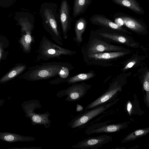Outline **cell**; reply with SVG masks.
I'll return each instance as SVG.
<instances>
[{"instance_id":"obj_21","label":"cell","mask_w":149,"mask_h":149,"mask_svg":"<svg viewBox=\"0 0 149 149\" xmlns=\"http://www.w3.org/2000/svg\"><path fill=\"white\" fill-rule=\"evenodd\" d=\"M44 14L53 31L57 36H58L59 33L57 29L56 22L51 10L46 9L44 11Z\"/></svg>"},{"instance_id":"obj_13","label":"cell","mask_w":149,"mask_h":149,"mask_svg":"<svg viewBox=\"0 0 149 149\" xmlns=\"http://www.w3.org/2000/svg\"><path fill=\"white\" fill-rule=\"evenodd\" d=\"M99 31L97 34L103 37L131 47L134 46L133 43H131L129 39L125 36L116 33L109 32L108 31L107 32L105 28Z\"/></svg>"},{"instance_id":"obj_7","label":"cell","mask_w":149,"mask_h":149,"mask_svg":"<svg viewBox=\"0 0 149 149\" xmlns=\"http://www.w3.org/2000/svg\"><path fill=\"white\" fill-rule=\"evenodd\" d=\"M107 122L106 121L91 125L87 127L84 133L89 135L94 133L118 132L127 127L131 123L129 121L113 124H108Z\"/></svg>"},{"instance_id":"obj_1","label":"cell","mask_w":149,"mask_h":149,"mask_svg":"<svg viewBox=\"0 0 149 149\" xmlns=\"http://www.w3.org/2000/svg\"><path fill=\"white\" fill-rule=\"evenodd\" d=\"M69 68L66 64L59 63H45L36 67L29 75V80L37 81L59 76L66 78L69 75Z\"/></svg>"},{"instance_id":"obj_16","label":"cell","mask_w":149,"mask_h":149,"mask_svg":"<svg viewBox=\"0 0 149 149\" xmlns=\"http://www.w3.org/2000/svg\"><path fill=\"white\" fill-rule=\"evenodd\" d=\"M92 0H74L73 16L75 17L84 13L91 4Z\"/></svg>"},{"instance_id":"obj_17","label":"cell","mask_w":149,"mask_h":149,"mask_svg":"<svg viewBox=\"0 0 149 149\" xmlns=\"http://www.w3.org/2000/svg\"><path fill=\"white\" fill-rule=\"evenodd\" d=\"M126 52H112L99 53L88 54L89 58L99 59H109L115 58L125 55Z\"/></svg>"},{"instance_id":"obj_5","label":"cell","mask_w":149,"mask_h":149,"mask_svg":"<svg viewBox=\"0 0 149 149\" xmlns=\"http://www.w3.org/2000/svg\"><path fill=\"white\" fill-rule=\"evenodd\" d=\"M39 59H48L61 55H72L76 53L53 43L46 38L42 39L38 50Z\"/></svg>"},{"instance_id":"obj_24","label":"cell","mask_w":149,"mask_h":149,"mask_svg":"<svg viewBox=\"0 0 149 149\" xmlns=\"http://www.w3.org/2000/svg\"><path fill=\"white\" fill-rule=\"evenodd\" d=\"M127 109L128 114L130 116L131 115L132 111V104L131 101H128L127 105Z\"/></svg>"},{"instance_id":"obj_4","label":"cell","mask_w":149,"mask_h":149,"mask_svg":"<svg viewBox=\"0 0 149 149\" xmlns=\"http://www.w3.org/2000/svg\"><path fill=\"white\" fill-rule=\"evenodd\" d=\"M114 22L119 26H125L133 31L140 34L147 32V27L141 20L121 12L114 14L113 17Z\"/></svg>"},{"instance_id":"obj_10","label":"cell","mask_w":149,"mask_h":149,"mask_svg":"<svg viewBox=\"0 0 149 149\" xmlns=\"http://www.w3.org/2000/svg\"><path fill=\"white\" fill-rule=\"evenodd\" d=\"M123 47L108 43L97 39H94L91 43L88 48V54L101 53L105 51L121 50Z\"/></svg>"},{"instance_id":"obj_15","label":"cell","mask_w":149,"mask_h":149,"mask_svg":"<svg viewBox=\"0 0 149 149\" xmlns=\"http://www.w3.org/2000/svg\"><path fill=\"white\" fill-rule=\"evenodd\" d=\"M69 10L67 3L63 0L61 4L60 11V19L62 27L65 36L67 32L69 21Z\"/></svg>"},{"instance_id":"obj_6","label":"cell","mask_w":149,"mask_h":149,"mask_svg":"<svg viewBox=\"0 0 149 149\" xmlns=\"http://www.w3.org/2000/svg\"><path fill=\"white\" fill-rule=\"evenodd\" d=\"M90 87V85L84 83L74 84L67 88L59 91L56 95L59 98L67 96L65 100L68 102L79 101L85 95Z\"/></svg>"},{"instance_id":"obj_2","label":"cell","mask_w":149,"mask_h":149,"mask_svg":"<svg viewBox=\"0 0 149 149\" xmlns=\"http://www.w3.org/2000/svg\"><path fill=\"white\" fill-rule=\"evenodd\" d=\"M21 106L25 113V116L30 119L32 125H41L45 128L50 127L51 121L49 118L51 115L49 112L47 111L43 113L35 112L36 109L42 107L39 100H33L25 101Z\"/></svg>"},{"instance_id":"obj_28","label":"cell","mask_w":149,"mask_h":149,"mask_svg":"<svg viewBox=\"0 0 149 149\" xmlns=\"http://www.w3.org/2000/svg\"><path fill=\"white\" fill-rule=\"evenodd\" d=\"M5 100L0 99V107L4 103Z\"/></svg>"},{"instance_id":"obj_23","label":"cell","mask_w":149,"mask_h":149,"mask_svg":"<svg viewBox=\"0 0 149 149\" xmlns=\"http://www.w3.org/2000/svg\"><path fill=\"white\" fill-rule=\"evenodd\" d=\"M143 88L146 93L144 98L145 102L148 107L149 106V72L148 71L145 75L143 83Z\"/></svg>"},{"instance_id":"obj_25","label":"cell","mask_w":149,"mask_h":149,"mask_svg":"<svg viewBox=\"0 0 149 149\" xmlns=\"http://www.w3.org/2000/svg\"><path fill=\"white\" fill-rule=\"evenodd\" d=\"M136 63V61H132L129 63L124 67V70H127L131 68Z\"/></svg>"},{"instance_id":"obj_19","label":"cell","mask_w":149,"mask_h":149,"mask_svg":"<svg viewBox=\"0 0 149 149\" xmlns=\"http://www.w3.org/2000/svg\"><path fill=\"white\" fill-rule=\"evenodd\" d=\"M86 20L83 17L80 18L76 23L75 31L76 39L78 42L82 41V35L84 32L87 24Z\"/></svg>"},{"instance_id":"obj_20","label":"cell","mask_w":149,"mask_h":149,"mask_svg":"<svg viewBox=\"0 0 149 149\" xmlns=\"http://www.w3.org/2000/svg\"><path fill=\"white\" fill-rule=\"evenodd\" d=\"M25 68V65H20L15 67L0 79V83L6 82L14 78L23 72Z\"/></svg>"},{"instance_id":"obj_12","label":"cell","mask_w":149,"mask_h":149,"mask_svg":"<svg viewBox=\"0 0 149 149\" xmlns=\"http://www.w3.org/2000/svg\"><path fill=\"white\" fill-rule=\"evenodd\" d=\"M0 140L9 142H29L33 141L36 139L33 136H24L12 133L0 132Z\"/></svg>"},{"instance_id":"obj_29","label":"cell","mask_w":149,"mask_h":149,"mask_svg":"<svg viewBox=\"0 0 149 149\" xmlns=\"http://www.w3.org/2000/svg\"><path fill=\"white\" fill-rule=\"evenodd\" d=\"M147 0V1H149V0Z\"/></svg>"},{"instance_id":"obj_11","label":"cell","mask_w":149,"mask_h":149,"mask_svg":"<svg viewBox=\"0 0 149 149\" xmlns=\"http://www.w3.org/2000/svg\"><path fill=\"white\" fill-rule=\"evenodd\" d=\"M122 88L120 85H114L110 87L100 96L88 104L86 107V110L95 108L106 102L113 97L119 92L121 91Z\"/></svg>"},{"instance_id":"obj_27","label":"cell","mask_w":149,"mask_h":149,"mask_svg":"<svg viewBox=\"0 0 149 149\" xmlns=\"http://www.w3.org/2000/svg\"><path fill=\"white\" fill-rule=\"evenodd\" d=\"M3 49L1 45L0 44V60L1 59L2 55Z\"/></svg>"},{"instance_id":"obj_8","label":"cell","mask_w":149,"mask_h":149,"mask_svg":"<svg viewBox=\"0 0 149 149\" xmlns=\"http://www.w3.org/2000/svg\"><path fill=\"white\" fill-rule=\"evenodd\" d=\"M112 136L104 134L85 139L71 147L72 148L81 149H97L111 141Z\"/></svg>"},{"instance_id":"obj_18","label":"cell","mask_w":149,"mask_h":149,"mask_svg":"<svg viewBox=\"0 0 149 149\" xmlns=\"http://www.w3.org/2000/svg\"><path fill=\"white\" fill-rule=\"evenodd\" d=\"M149 132V127L139 129L131 132L122 140L121 143H124L136 140L146 135Z\"/></svg>"},{"instance_id":"obj_9","label":"cell","mask_w":149,"mask_h":149,"mask_svg":"<svg viewBox=\"0 0 149 149\" xmlns=\"http://www.w3.org/2000/svg\"><path fill=\"white\" fill-rule=\"evenodd\" d=\"M90 20L92 24L95 25L117 30L123 33L132 34L131 32L119 26L103 15L95 14L91 16Z\"/></svg>"},{"instance_id":"obj_22","label":"cell","mask_w":149,"mask_h":149,"mask_svg":"<svg viewBox=\"0 0 149 149\" xmlns=\"http://www.w3.org/2000/svg\"><path fill=\"white\" fill-rule=\"evenodd\" d=\"M94 76V74L92 73L80 74L73 77L67 80L68 84L74 83L77 82L88 80Z\"/></svg>"},{"instance_id":"obj_14","label":"cell","mask_w":149,"mask_h":149,"mask_svg":"<svg viewBox=\"0 0 149 149\" xmlns=\"http://www.w3.org/2000/svg\"><path fill=\"white\" fill-rule=\"evenodd\" d=\"M114 3L127 8L137 14L143 15L145 11L140 3L136 0H111Z\"/></svg>"},{"instance_id":"obj_3","label":"cell","mask_w":149,"mask_h":149,"mask_svg":"<svg viewBox=\"0 0 149 149\" xmlns=\"http://www.w3.org/2000/svg\"><path fill=\"white\" fill-rule=\"evenodd\" d=\"M118 100L119 99H117L108 103L91 109L86 110L73 118L69 123L68 126L72 129L80 127L93 118L104 112L116 103Z\"/></svg>"},{"instance_id":"obj_26","label":"cell","mask_w":149,"mask_h":149,"mask_svg":"<svg viewBox=\"0 0 149 149\" xmlns=\"http://www.w3.org/2000/svg\"><path fill=\"white\" fill-rule=\"evenodd\" d=\"M84 109V107L81 105L79 104H77L76 111V112H80L82 111Z\"/></svg>"}]
</instances>
